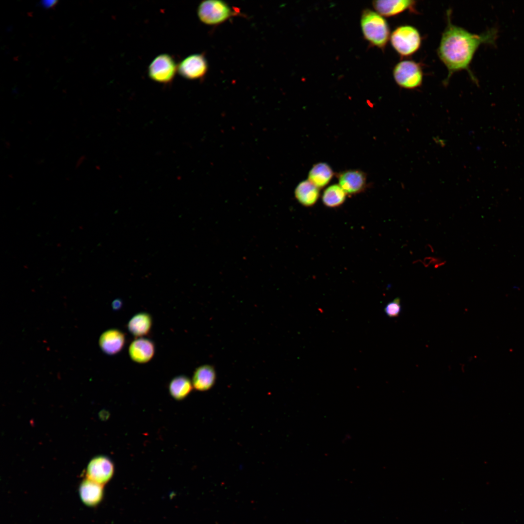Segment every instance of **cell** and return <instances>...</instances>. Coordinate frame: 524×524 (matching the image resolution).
<instances>
[{
	"instance_id": "cell-15",
	"label": "cell",
	"mask_w": 524,
	"mask_h": 524,
	"mask_svg": "<svg viewBox=\"0 0 524 524\" xmlns=\"http://www.w3.org/2000/svg\"><path fill=\"white\" fill-rule=\"evenodd\" d=\"M295 195L297 201L303 206L311 207L317 202L320 196V190L309 180L300 182L296 187Z\"/></svg>"
},
{
	"instance_id": "cell-12",
	"label": "cell",
	"mask_w": 524,
	"mask_h": 524,
	"mask_svg": "<svg viewBox=\"0 0 524 524\" xmlns=\"http://www.w3.org/2000/svg\"><path fill=\"white\" fill-rule=\"evenodd\" d=\"M125 343L124 333L117 329H111L104 332L99 339V345L105 353L113 355L119 353Z\"/></svg>"
},
{
	"instance_id": "cell-7",
	"label": "cell",
	"mask_w": 524,
	"mask_h": 524,
	"mask_svg": "<svg viewBox=\"0 0 524 524\" xmlns=\"http://www.w3.org/2000/svg\"><path fill=\"white\" fill-rule=\"evenodd\" d=\"M115 466L108 457L100 455L93 458L89 462L86 471L87 478L103 485L113 476Z\"/></svg>"
},
{
	"instance_id": "cell-4",
	"label": "cell",
	"mask_w": 524,
	"mask_h": 524,
	"mask_svg": "<svg viewBox=\"0 0 524 524\" xmlns=\"http://www.w3.org/2000/svg\"><path fill=\"white\" fill-rule=\"evenodd\" d=\"M393 74L396 84L405 89L419 88L423 81L422 65L411 60H403L397 63L393 69Z\"/></svg>"
},
{
	"instance_id": "cell-5",
	"label": "cell",
	"mask_w": 524,
	"mask_h": 524,
	"mask_svg": "<svg viewBox=\"0 0 524 524\" xmlns=\"http://www.w3.org/2000/svg\"><path fill=\"white\" fill-rule=\"evenodd\" d=\"M236 14V11H233L228 4L222 0H204L197 8L199 19L202 22L208 25L221 23Z\"/></svg>"
},
{
	"instance_id": "cell-6",
	"label": "cell",
	"mask_w": 524,
	"mask_h": 524,
	"mask_svg": "<svg viewBox=\"0 0 524 524\" xmlns=\"http://www.w3.org/2000/svg\"><path fill=\"white\" fill-rule=\"evenodd\" d=\"M178 71V66L174 59L168 54L156 56L148 68V75L153 81L162 84L172 82Z\"/></svg>"
},
{
	"instance_id": "cell-22",
	"label": "cell",
	"mask_w": 524,
	"mask_h": 524,
	"mask_svg": "<svg viewBox=\"0 0 524 524\" xmlns=\"http://www.w3.org/2000/svg\"><path fill=\"white\" fill-rule=\"evenodd\" d=\"M122 305V302L120 299H116L112 303V307L114 309H118L120 308Z\"/></svg>"
},
{
	"instance_id": "cell-8",
	"label": "cell",
	"mask_w": 524,
	"mask_h": 524,
	"mask_svg": "<svg viewBox=\"0 0 524 524\" xmlns=\"http://www.w3.org/2000/svg\"><path fill=\"white\" fill-rule=\"evenodd\" d=\"M208 68L207 60L202 54L189 55L178 65V72L188 80L201 79L206 74Z\"/></svg>"
},
{
	"instance_id": "cell-3",
	"label": "cell",
	"mask_w": 524,
	"mask_h": 524,
	"mask_svg": "<svg viewBox=\"0 0 524 524\" xmlns=\"http://www.w3.org/2000/svg\"><path fill=\"white\" fill-rule=\"evenodd\" d=\"M391 44L401 57H409L416 53L421 47L422 37L415 27L403 25L396 27L390 36Z\"/></svg>"
},
{
	"instance_id": "cell-20",
	"label": "cell",
	"mask_w": 524,
	"mask_h": 524,
	"mask_svg": "<svg viewBox=\"0 0 524 524\" xmlns=\"http://www.w3.org/2000/svg\"><path fill=\"white\" fill-rule=\"evenodd\" d=\"M401 311V305L399 298H396L393 301L389 302L384 308L386 314L389 317H397Z\"/></svg>"
},
{
	"instance_id": "cell-16",
	"label": "cell",
	"mask_w": 524,
	"mask_h": 524,
	"mask_svg": "<svg viewBox=\"0 0 524 524\" xmlns=\"http://www.w3.org/2000/svg\"><path fill=\"white\" fill-rule=\"evenodd\" d=\"M333 175V171L329 164L326 163H318L310 170L308 180L320 189L328 184Z\"/></svg>"
},
{
	"instance_id": "cell-13",
	"label": "cell",
	"mask_w": 524,
	"mask_h": 524,
	"mask_svg": "<svg viewBox=\"0 0 524 524\" xmlns=\"http://www.w3.org/2000/svg\"><path fill=\"white\" fill-rule=\"evenodd\" d=\"M103 485L88 478L81 483L79 488L80 497L83 503L88 507L99 504L103 497Z\"/></svg>"
},
{
	"instance_id": "cell-21",
	"label": "cell",
	"mask_w": 524,
	"mask_h": 524,
	"mask_svg": "<svg viewBox=\"0 0 524 524\" xmlns=\"http://www.w3.org/2000/svg\"><path fill=\"white\" fill-rule=\"evenodd\" d=\"M56 0H44L42 1V5L45 8H51L57 3Z\"/></svg>"
},
{
	"instance_id": "cell-23",
	"label": "cell",
	"mask_w": 524,
	"mask_h": 524,
	"mask_svg": "<svg viewBox=\"0 0 524 524\" xmlns=\"http://www.w3.org/2000/svg\"><path fill=\"white\" fill-rule=\"evenodd\" d=\"M434 141H435V142H436V144H439V145H441V146L442 147H444V146L445 145V144L444 141V140H442V139H440V138H438V137H435V138H434Z\"/></svg>"
},
{
	"instance_id": "cell-18",
	"label": "cell",
	"mask_w": 524,
	"mask_h": 524,
	"mask_svg": "<svg viewBox=\"0 0 524 524\" xmlns=\"http://www.w3.org/2000/svg\"><path fill=\"white\" fill-rule=\"evenodd\" d=\"M193 386L190 379L185 376L174 377L170 382L168 390L170 395L176 400L185 399L191 392Z\"/></svg>"
},
{
	"instance_id": "cell-19",
	"label": "cell",
	"mask_w": 524,
	"mask_h": 524,
	"mask_svg": "<svg viewBox=\"0 0 524 524\" xmlns=\"http://www.w3.org/2000/svg\"><path fill=\"white\" fill-rule=\"evenodd\" d=\"M346 194L339 184L328 186L324 191L322 196L323 204L329 208H335L344 203Z\"/></svg>"
},
{
	"instance_id": "cell-2",
	"label": "cell",
	"mask_w": 524,
	"mask_h": 524,
	"mask_svg": "<svg viewBox=\"0 0 524 524\" xmlns=\"http://www.w3.org/2000/svg\"><path fill=\"white\" fill-rule=\"evenodd\" d=\"M360 25L364 38L373 46L384 49L391 36L386 19L377 12L365 9L361 14Z\"/></svg>"
},
{
	"instance_id": "cell-9",
	"label": "cell",
	"mask_w": 524,
	"mask_h": 524,
	"mask_svg": "<svg viewBox=\"0 0 524 524\" xmlns=\"http://www.w3.org/2000/svg\"><path fill=\"white\" fill-rule=\"evenodd\" d=\"M339 185L346 195H353L363 191L367 187V175L359 169H348L337 174Z\"/></svg>"
},
{
	"instance_id": "cell-17",
	"label": "cell",
	"mask_w": 524,
	"mask_h": 524,
	"mask_svg": "<svg viewBox=\"0 0 524 524\" xmlns=\"http://www.w3.org/2000/svg\"><path fill=\"white\" fill-rule=\"evenodd\" d=\"M152 324L151 315L145 312L136 314L129 320L127 327L129 332L136 338L147 335Z\"/></svg>"
},
{
	"instance_id": "cell-11",
	"label": "cell",
	"mask_w": 524,
	"mask_h": 524,
	"mask_svg": "<svg viewBox=\"0 0 524 524\" xmlns=\"http://www.w3.org/2000/svg\"><path fill=\"white\" fill-rule=\"evenodd\" d=\"M155 353V345L152 341L143 337L136 338L129 347V354L134 362L145 363L148 362Z\"/></svg>"
},
{
	"instance_id": "cell-14",
	"label": "cell",
	"mask_w": 524,
	"mask_h": 524,
	"mask_svg": "<svg viewBox=\"0 0 524 524\" xmlns=\"http://www.w3.org/2000/svg\"><path fill=\"white\" fill-rule=\"evenodd\" d=\"M216 380V373L213 367L210 365H203L197 368L193 374V387L199 391H206L213 386Z\"/></svg>"
},
{
	"instance_id": "cell-1",
	"label": "cell",
	"mask_w": 524,
	"mask_h": 524,
	"mask_svg": "<svg viewBox=\"0 0 524 524\" xmlns=\"http://www.w3.org/2000/svg\"><path fill=\"white\" fill-rule=\"evenodd\" d=\"M451 11H447V25L444 30L437 49V54L448 70L443 81L445 85L456 72L466 70L474 79L469 70L474 55L482 43H492L495 31H488L480 34L472 33L466 29L452 23Z\"/></svg>"
},
{
	"instance_id": "cell-10",
	"label": "cell",
	"mask_w": 524,
	"mask_h": 524,
	"mask_svg": "<svg viewBox=\"0 0 524 524\" xmlns=\"http://www.w3.org/2000/svg\"><path fill=\"white\" fill-rule=\"evenodd\" d=\"M376 11L386 17L398 15L406 11L415 12L416 1L411 0H379L373 2Z\"/></svg>"
}]
</instances>
